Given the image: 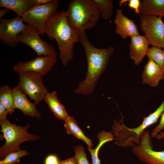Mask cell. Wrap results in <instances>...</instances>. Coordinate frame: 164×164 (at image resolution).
<instances>
[{
    "label": "cell",
    "mask_w": 164,
    "mask_h": 164,
    "mask_svg": "<svg viewBox=\"0 0 164 164\" xmlns=\"http://www.w3.org/2000/svg\"><path fill=\"white\" fill-rule=\"evenodd\" d=\"M80 43L84 49L87 68L84 79L80 83L73 92L87 95L93 92L99 79L107 67L114 48L110 47L98 49L94 47L88 40L85 31L80 32Z\"/></svg>",
    "instance_id": "obj_1"
},
{
    "label": "cell",
    "mask_w": 164,
    "mask_h": 164,
    "mask_svg": "<svg viewBox=\"0 0 164 164\" xmlns=\"http://www.w3.org/2000/svg\"><path fill=\"white\" fill-rule=\"evenodd\" d=\"M45 33L51 39L56 40L59 58L63 65H67L73 58L74 44L80 42V31L70 24L65 11L57 10L48 23Z\"/></svg>",
    "instance_id": "obj_2"
},
{
    "label": "cell",
    "mask_w": 164,
    "mask_h": 164,
    "mask_svg": "<svg viewBox=\"0 0 164 164\" xmlns=\"http://www.w3.org/2000/svg\"><path fill=\"white\" fill-rule=\"evenodd\" d=\"M164 110V100L154 112L144 118L140 125L135 128H130L125 125L122 115L119 120L114 119L112 127L114 136V143L125 148L139 145L143 132L149 127L157 122Z\"/></svg>",
    "instance_id": "obj_3"
},
{
    "label": "cell",
    "mask_w": 164,
    "mask_h": 164,
    "mask_svg": "<svg viewBox=\"0 0 164 164\" xmlns=\"http://www.w3.org/2000/svg\"><path fill=\"white\" fill-rule=\"evenodd\" d=\"M65 12L70 24L79 31H85L94 28L101 16L93 0H71Z\"/></svg>",
    "instance_id": "obj_4"
},
{
    "label": "cell",
    "mask_w": 164,
    "mask_h": 164,
    "mask_svg": "<svg viewBox=\"0 0 164 164\" xmlns=\"http://www.w3.org/2000/svg\"><path fill=\"white\" fill-rule=\"evenodd\" d=\"M1 127L0 139H5V144L0 147V159L1 160L9 153L22 150L20 145L27 141L36 142L40 138L37 135L28 132L31 126L30 122L25 126L11 123L7 119L0 122Z\"/></svg>",
    "instance_id": "obj_5"
},
{
    "label": "cell",
    "mask_w": 164,
    "mask_h": 164,
    "mask_svg": "<svg viewBox=\"0 0 164 164\" xmlns=\"http://www.w3.org/2000/svg\"><path fill=\"white\" fill-rule=\"evenodd\" d=\"M58 0L43 5L35 6L21 17L23 21L36 29L41 35H44L46 26L59 6Z\"/></svg>",
    "instance_id": "obj_6"
},
{
    "label": "cell",
    "mask_w": 164,
    "mask_h": 164,
    "mask_svg": "<svg viewBox=\"0 0 164 164\" xmlns=\"http://www.w3.org/2000/svg\"><path fill=\"white\" fill-rule=\"evenodd\" d=\"M19 74L18 86L24 93L33 100L36 105L44 100L48 92L42 80L43 76L31 72H21Z\"/></svg>",
    "instance_id": "obj_7"
},
{
    "label": "cell",
    "mask_w": 164,
    "mask_h": 164,
    "mask_svg": "<svg viewBox=\"0 0 164 164\" xmlns=\"http://www.w3.org/2000/svg\"><path fill=\"white\" fill-rule=\"evenodd\" d=\"M162 17L140 15V26L149 44L164 49V23Z\"/></svg>",
    "instance_id": "obj_8"
},
{
    "label": "cell",
    "mask_w": 164,
    "mask_h": 164,
    "mask_svg": "<svg viewBox=\"0 0 164 164\" xmlns=\"http://www.w3.org/2000/svg\"><path fill=\"white\" fill-rule=\"evenodd\" d=\"M40 35L36 29L27 25L25 30L18 36V41L30 48L36 53L37 56L57 58V54L53 46L42 39Z\"/></svg>",
    "instance_id": "obj_9"
},
{
    "label": "cell",
    "mask_w": 164,
    "mask_h": 164,
    "mask_svg": "<svg viewBox=\"0 0 164 164\" xmlns=\"http://www.w3.org/2000/svg\"><path fill=\"white\" fill-rule=\"evenodd\" d=\"M151 137L149 132L145 130L141 136L139 144L132 147V152L145 164H164V151L153 150Z\"/></svg>",
    "instance_id": "obj_10"
},
{
    "label": "cell",
    "mask_w": 164,
    "mask_h": 164,
    "mask_svg": "<svg viewBox=\"0 0 164 164\" xmlns=\"http://www.w3.org/2000/svg\"><path fill=\"white\" fill-rule=\"evenodd\" d=\"M26 26L18 16L9 19H0V39L10 47L16 46L19 43L18 37Z\"/></svg>",
    "instance_id": "obj_11"
},
{
    "label": "cell",
    "mask_w": 164,
    "mask_h": 164,
    "mask_svg": "<svg viewBox=\"0 0 164 164\" xmlns=\"http://www.w3.org/2000/svg\"><path fill=\"white\" fill-rule=\"evenodd\" d=\"M57 58L46 56H37L27 62H20L14 68L15 71L19 73L31 72L39 73L43 76L46 74L55 65Z\"/></svg>",
    "instance_id": "obj_12"
},
{
    "label": "cell",
    "mask_w": 164,
    "mask_h": 164,
    "mask_svg": "<svg viewBox=\"0 0 164 164\" xmlns=\"http://www.w3.org/2000/svg\"><path fill=\"white\" fill-rule=\"evenodd\" d=\"M114 22L116 26V34L123 39L139 34L134 21L125 16L120 9L117 10Z\"/></svg>",
    "instance_id": "obj_13"
},
{
    "label": "cell",
    "mask_w": 164,
    "mask_h": 164,
    "mask_svg": "<svg viewBox=\"0 0 164 164\" xmlns=\"http://www.w3.org/2000/svg\"><path fill=\"white\" fill-rule=\"evenodd\" d=\"M14 96V104L15 109L21 110L26 115L30 117L40 118L41 115L38 111L36 105L31 102L19 86L14 87L12 89Z\"/></svg>",
    "instance_id": "obj_14"
},
{
    "label": "cell",
    "mask_w": 164,
    "mask_h": 164,
    "mask_svg": "<svg viewBox=\"0 0 164 164\" xmlns=\"http://www.w3.org/2000/svg\"><path fill=\"white\" fill-rule=\"evenodd\" d=\"M130 39L129 57L134 61L135 65H138L147 56L149 44L144 35L139 34L132 36Z\"/></svg>",
    "instance_id": "obj_15"
},
{
    "label": "cell",
    "mask_w": 164,
    "mask_h": 164,
    "mask_svg": "<svg viewBox=\"0 0 164 164\" xmlns=\"http://www.w3.org/2000/svg\"><path fill=\"white\" fill-rule=\"evenodd\" d=\"M142 78L143 84L155 87L158 85L160 81L164 80V73L155 62L149 59L144 67Z\"/></svg>",
    "instance_id": "obj_16"
},
{
    "label": "cell",
    "mask_w": 164,
    "mask_h": 164,
    "mask_svg": "<svg viewBox=\"0 0 164 164\" xmlns=\"http://www.w3.org/2000/svg\"><path fill=\"white\" fill-rule=\"evenodd\" d=\"M57 94V93L55 91L51 93L48 92L44 100L56 118L65 121L69 115L65 108L58 99Z\"/></svg>",
    "instance_id": "obj_17"
},
{
    "label": "cell",
    "mask_w": 164,
    "mask_h": 164,
    "mask_svg": "<svg viewBox=\"0 0 164 164\" xmlns=\"http://www.w3.org/2000/svg\"><path fill=\"white\" fill-rule=\"evenodd\" d=\"M33 0H0V8H6L14 12L22 17L27 12L35 6Z\"/></svg>",
    "instance_id": "obj_18"
},
{
    "label": "cell",
    "mask_w": 164,
    "mask_h": 164,
    "mask_svg": "<svg viewBox=\"0 0 164 164\" xmlns=\"http://www.w3.org/2000/svg\"><path fill=\"white\" fill-rule=\"evenodd\" d=\"M140 15L163 17L164 15V0H143L141 1Z\"/></svg>",
    "instance_id": "obj_19"
},
{
    "label": "cell",
    "mask_w": 164,
    "mask_h": 164,
    "mask_svg": "<svg viewBox=\"0 0 164 164\" xmlns=\"http://www.w3.org/2000/svg\"><path fill=\"white\" fill-rule=\"evenodd\" d=\"M64 121V127L68 134H72L82 140L88 147L92 148L93 146L92 141L84 135L73 117L69 115Z\"/></svg>",
    "instance_id": "obj_20"
},
{
    "label": "cell",
    "mask_w": 164,
    "mask_h": 164,
    "mask_svg": "<svg viewBox=\"0 0 164 164\" xmlns=\"http://www.w3.org/2000/svg\"><path fill=\"white\" fill-rule=\"evenodd\" d=\"M0 101L6 108L9 114H11L15 111L14 94L12 89L8 85L0 87Z\"/></svg>",
    "instance_id": "obj_21"
},
{
    "label": "cell",
    "mask_w": 164,
    "mask_h": 164,
    "mask_svg": "<svg viewBox=\"0 0 164 164\" xmlns=\"http://www.w3.org/2000/svg\"><path fill=\"white\" fill-rule=\"evenodd\" d=\"M97 6L100 15L105 19H110L112 15L113 7L112 0H93Z\"/></svg>",
    "instance_id": "obj_22"
},
{
    "label": "cell",
    "mask_w": 164,
    "mask_h": 164,
    "mask_svg": "<svg viewBox=\"0 0 164 164\" xmlns=\"http://www.w3.org/2000/svg\"><path fill=\"white\" fill-rule=\"evenodd\" d=\"M147 56L149 59L155 62L164 73V50L160 48L152 46L149 48Z\"/></svg>",
    "instance_id": "obj_23"
},
{
    "label": "cell",
    "mask_w": 164,
    "mask_h": 164,
    "mask_svg": "<svg viewBox=\"0 0 164 164\" xmlns=\"http://www.w3.org/2000/svg\"><path fill=\"white\" fill-rule=\"evenodd\" d=\"M29 154L25 150L11 152L0 160V164H16L19 162L22 158Z\"/></svg>",
    "instance_id": "obj_24"
},
{
    "label": "cell",
    "mask_w": 164,
    "mask_h": 164,
    "mask_svg": "<svg viewBox=\"0 0 164 164\" xmlns=\"http://www.w3.org/2000/svg\"><path fill=\"white\" fill-rule=\"evenodd\" d=\"M74 157L77 164H90L87 157L83 147L82 145L75 146Z\"/></svg>",
    "instance_id": "obj_25"
},
{
    "label": "cell",
    "mask_w": 164,
    "mask_h": 164,
    "mask_svg": "<svg viewBox=\"0 0 164 164\" xmlns=\"http://www.w3.org/2000/svg\"><path fill=\"white\" fill-rule=\"evenodd\" d=\"M158 125L152 131L150 136L152 138H156L157 135L162 130H164V110L161 116Z\"/></svg>",
    "instance_id": "obj_26"
},
{
    "label": "cell",
    "mask_w": 164,
    "mask_h": 164,
    "mask_svg": "<svg viewBox=\"0 0 164 164\" xmlns=\"http://www.w3.org/2000/svg\"><path fill=\"white\" fill-rule=\"evenodd\" d=\"M128 6L134 10L135 13L140 14L141 1L139 0H127Z\"/></svg>",
    "instance_id": "obj_27"
},
{
    "label": "cell",
    "mask_w": 164,
    "mask_h": 164,
    "mask_svg": "<svg viewBox=\"0 0 164 164\" xmlns=\"http://www.w3.org/2000/svg\"><path fill=\"white\" fill-rule=\"evenodd\" d=\"M60 160L56 154H50L45 158L43 164H59Z\"/></svg>",
    "instance_id": "obj_28"
},
{
    "label": "cell",
    "mask_w": 164,
    "mask_h": 164,
    "mask_svg": "<svg viewBox=\"0 0 164 164\" xmlns=\"http://www.w3.org/2000/svg\"><path fill=\"white\" fill-rule=\"evenodd\" d=\"M9 114V111L4 105L0 101V122L7 119V114Z\"/></svg>",
    "instance_id": "obj_29"
},
{
    "label": "cell",
    "mask_w": 164,
    "mask_h": 164,
    "mask_svg": "<svg viewBox=\"0 0 164 164\" xmlns=\"http://www.w3.org/2000/svg\"><path fill=\"white\" fill-rule=\"evenodd\" d=\"M59 164H77L74 157H70L66 159L60 160Z\"/></svg>",
    "instance_id": "obj_30"
},
{
    "label": "cell",
    "mask_w": 164,
    "mask_h": 164,
    "mask_svg": "<svg viewBox=\"0 0 164 164\" xmlns=\"http://www.w3.org/2000/svg\"><path fill=\"white\" fill-rule=\"evenodd\" d=\"M53 0H33L35 6L43 5L48 3Z\"/></svg>",
    "instance_id": "obj_31"
},
{
    "label": "cell",
    "mask_w": 164,
    "mask_h": 164,
    "mask_svg": "<svg viewBox=\"0 0 164 164\" xmlns=\"http://www.w3.org/2000/svg\"><path fill=\"white\" fill-rule=\"evenodd\" d=\"M9 10V9L6 8H4L3 9H0V19L2 18V17L6 14Z\"/></svg>",
    "instance_id": "obj_32"
},
{
    "label": "cell",
    "mask_w": 164,
    "mask_h": 164,
    "mask_svg": "<svg viewBox=\"0 0 164 164\" xmlns=\"http://www.w3.org/2000/svg\"><path fill=\"white\" fill-rule=\"evenodd\" d=\"M156 138L158 140H162L164 138V132H160L156 136Z\"/></svg>",
    "instance_id": "obj_33"
},
{
    "label": "cell",
    "mask_w": 164,
    "mask_h": 164,
    "mask_svg": "<svg viewBox=\"0 0 164 164\" xmlns=\"http://www.w3.org/2000/svg\"><path fill=\"white\" fill-rule=\"evenodd\" d=\"M163 17H164V15H163Z\"/></svg>",
    "instance_id": "obj_34"
},
{
    "label": "cell",
    "mask_w": 164,
    "mask_h": 164,
    "mask_svg": "<svg viewBox=\"0 0 164 164\" xmlns=\"http://www.w3.org/2000/svg\"></svg>",
    "instance_id": "obj_35"
}]
</instances>
